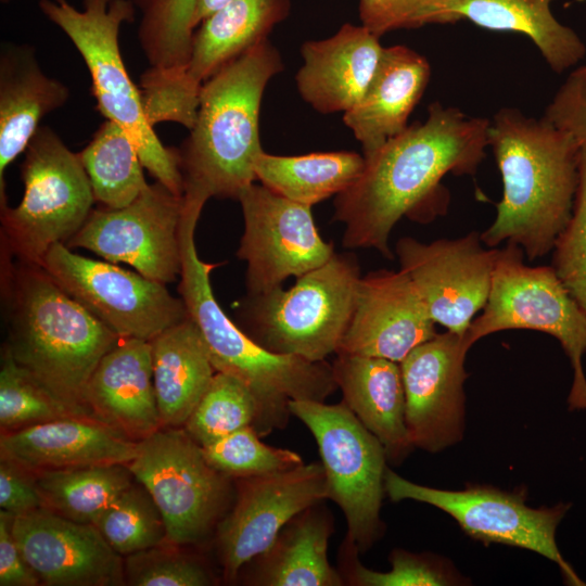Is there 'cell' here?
I'll list each match as a JSON object with an SVG mask.
<instances>
[{
	"mask_svg": "<svg viewBox=\"0 0 586 586\" xmlns=\"http://www.w3.org/2000/svg\"><path fill=\"white\" fill-rule=\"evenodd\" d=\"M343 402L397 463L413 448L406 425V397L399 362L336 354L331 365Z\"/></svg>",
	"mask_w": 586,
	"mask_h": 586,
	"instance_id": "26",
	"label": "cell"
},
{
	"mask_svg": "<svg viewBox=\"0 0 586 586\" xmlns=\"http://www.w3.org/2000/svg\"><path fill=\"white\" fill-rule=\"evenodd\" d=\"M237 480L234 504L216 527L218 558L228 582L267 551L295 515L328 498L321 461Z\"/></svg>",
	"mask_w": 586,
	"mask_h": 586,
	"instance_id": "16",
	"label": "cell"
},
{
	"mask_svg": "<svg viewBox=\"0 0 586 586\" xmlns=\"http://www.w3.org/2000/svg\"><path fill=\"white\" fill-rule=\"evenodd\" d=\"M510 329L536 330L556 337L570 359L573 381L569 409L586 412V311L551 266H528L523 250L506 243L498 250L488 300L470 323V346L492 333Z\"/></svg>",
	"mask_w": 586,
	"mask_h": 586,
	"instance_id": "9",
	"label": "cell"
},
{
	"mask_svg": "<svg viewBox=\"0 0 586 586\" xmlns=\"http://www.w3.org/2000/svg\"><path fill=\"white\" fill-rule=\"evenodd\" d=\"M259 436L247 425L203 446V454L213 468L234 479L283 472L304 463L297 453L269 446Z\"/></svg>",
	"mask_w": 586,
	"mask_h": 586,
	"instance_id": "38",
	"label": "cell"
},
{
	"mask_svg": "<svg viewBox=\"0 0 586 586\" xmlns=\"http://www.w3.org/2000/svg\"><path fill=\"white\" fill-rule=\"evenodd\" d=\"M466 334L437 333L400 362L406 425L413 447L437 453L461 441L464 428Z\"/></svg>",
	"mask_w": 586,
	"mask_h": 586,
	"instance_id": "18",
	"label": "cell"
},
{
	"mask_svg": "<svg viewBox=\"0 0 586 586\" xmlns=\"http://www.w3.org/2000/svg\"><path fill=\"white\" fill-rule=\"evenodd\" d=\"M489 119L433 102L423 123L388 139L357 180L334 200L333 220L344 224L345 249H374L393 259L388 241L403 218L426 224L444 215L447 174L474 175L488 146Z\"/></svg>",
	"mask_w": 586,
	"mask_h": 586,
	"instance_id": "1",
	"label": "cell"
},
{
	"mask_svg": "<svg viewBox=\"0 0 586 586\" xmlns=\"http://www.w3.org/2000/svg\"><path fill=\"white\" fill-rule=\"evenodd\" d=\"M128 467L158 507L168 543H202L228 512L231 477L207 462L183 428H161L139 441Z\"/></svg>",
	"mask_w": 586,
	"mask_h": 586,
	"instance_id": "11",
	"label": "cell"
},
{
	"mask_svg": "<svg viewBox=\"0 0 586 586\" xmlns=\"http://www.w3.org/2000/svg\"><path fill=\"white\" fill-rule=\"evenodd\" d=\"M364 155L351 151L282 156L263 152L255 166L256 180L293 202L313 206L337 195L365 168Z\"/></svg>",
	"mask_w": 586,
	"mask_h": 586,
	"instance_id": "31",
	"label": "cell"
},
{
	"mask_svg": "<svg viewBox=\"0 0 586 586\" xmlns=\"http://www.w3.org/2000/svg\"><path fill=\"white\" fill-rule=\"evenodd\" d=\"M244 231L237 251L246 263L247 296L260 295L327 263L334 254L314 221L311 206L252 183L239 195Z\"/></svg>",
	"mask_w": 586,
	"mask_h": 586,
	"instance_id": "15",
	"label": "cell"
},
{
	"mask_svg": "<svg viewBox=\"0 0 586 586\" xmlns=\"http://www.w3.org/2000/svg\"><path fill=\"white\" fill-rule=\"evenodd\" d=\"M489 120L488 146L502 196L481 239L487 247L513 243L534 260L553 250L571 217L579 145L545 117L515 107H501Z\"/></svg>",
	"mask_w": 586,
	"mask_h": 586,
	"instance_id": "2",
	"label": "cell"
},
{
	"mask_svg": "<svg viewBox=\"0 0 586 586\" xmlns=\"http://www.w3.org/2000/svg\"><path fill=\"white\" fill-rule=\"evenodd\" d=\"M333 522L318 504L295 515L271 547L249 562L245 584L258 586H341L344 579L329 562ZM246 564V565H247Z\"/></svg>",
	"mask_w": 586,
	"mask_h": 586,
	"instance_id": "27",
	"label": "cell"
},
{
	"mask_svg": "<svg viewBox=\"0 0 586 586\" xmlns=\"http://www.w3.org/2000/svg\"><path fill=\"white\" fill-rule=\"evenodd\" d=\"M555 0H463L461 20L492 31L526 36L557 74L577 65L586 46L571 27L552 13Z\"/></svg>",
	"mask_w": 586,
	"mask_h": 586,
	"instance_id": "30",
	"label": "cell"
},
{
	"mask_svg": "<svg viewBox=\"0 0 586 586\" xmlns=\"http://www.w3.org/2000/svg\"><path fill=\"white\" fill-rule=\"evenodd\" d=\"M38 7L79 52L99 113L127 131L155 180L182 196L177 149L164 145L148 122L139 86L131 80L120 52V28L138 12L133 0H82L81 9L68 0H39Z\"/></svg>",
	"mask_w": 586,
	"mask_h": 586,
	"instance_id": "6",
	"label": "cell"
},
{
	"mask_svg": "<svg viewBox=\"0 0 586 586\" xmlns=\"http://www.w3.org/2000/svg\"><path fill=\"white\" fill-rule=\"evenodd\" d=\"M383 48L366 26L349 23L331 37L304 42L295 77L300 95L319 113L347 112L366 93Z\"/></svg>",
	"mask_w": 586,
	"mask_h": 586,
	"instance_id": "22",
	"label": "cell"
},
{
	"mask_svg": "<svg viewBox=\"0 0 586 586\" xmlns=\"http://www.w3.org/2000/svg\"><path fill=\"white\" fill-rule=\"evenodd\" d=\"M66 417H79L3 348L0 368L1 433Z\"/></svg>",
	"mask_w": 586,
	"mask_h": 586,
	"instance_id": "37",
	"label": "cell"
},
{
	"mask_svg": "<svg viewBox=\"0 0 586 586\" xmlns=\"http://www.w3.org/2000/svg\"><path fill=\"white\" fill-rule=\"evenodd\" d=\"M122 557L163 544L164 518L148 489L137 480L93 522Z\"/></svg>",
	"mask_w": 586,
	"mask_h": 586,
	"instance_id": "36",
	"label": "cell"
},
{
	"mask_svg": "<svg viewBox=\"0 0 586 586\" xmlns=\"http://www.w3.org/2000/svg\"><path fill=\"white\" fill-rule=\"evenodd\" d=\"M138 442L88 417H66L1 433L0 458L36 473L94 464H128Z\"/></svg>",
	"mask_w": 586,
	"mask_h": 586,
	"instance_id": "21",
	"label": "cell"
},
{
	"mask_svg": "<svg viewBox=\"0 0 586 586\" xmlns=\"http://www.w3.org/2000/svg\"><path fill=\"white\" fill-rule=\"evenodd\" d=\"M463 0H359L361 25L378 37L400 29L455 24Z\"/></svg>",
	"mask_w": 586,
	"mask_h": 586,
	"instance_id": "42",
	"label": "cell"
},
{
	"mask_svg": "<svg viewBox=\"0 0 586 586\" xmlns=\"http://www.w3.org/2000/svg\"><path fill=\"white\" fill-rule=\"evenodd\" d=\"M262 419V406L251 388L230 374L216 372L182 428L203 447L247 425L259 434Z\"/></svg>",
	"mask_w": 586,
	"mask_h": 586,
	"instance_id": "34",
	"label": "cell"
},
{
	"mask_svg": "<svg viewBox=\"0 0 586 586\" xmlns=\"http://www.w3.org/2000/svg\"><path fill=\"white\" fill-rule=\"evenodd\" d=\"M140 13L138 39L151 67H183L193 37L195 0H133Z\"/></svg>",
	"mask_w": 586,
	"mask_h": 586,
	"instance_id": "35",
	"label": "cell"
},
{
	"mask_svg": "<svg viewBox=\"0 0 586 586\" xmlns=\"http://www.w3.org/2000/svg\"><path fill=\"white\" fill-rule=\"evenodd\" d=\"M69 88L41 68L34 47L12 42L0 49V207L8 204L4 175L24 153L41 119L61 109Z\"/></svg>",
	"mask_w": 586,
	"mask_h": 586,
	"instance_id": "24",
	"label": "cell"
},
{
	"mask_svg": "<svg viewBox=\"0 0 586 586\" xmlns=\"http://www.w3.org/2000/svg\"><path fill=\"white\" fill-rule=\"evenodd\" d=\"M95 202L109 208L132 203L148 187L138 149L127 131L105 119L78 153Z\"/></svg>",
	"mask_w": 586,
	"mask_h": 586,
	"instance_id": "32",
	"label": "cell"
},
{
	"mask_svg": "<svg viewBox=\"0 0 586 586\" xmlns=\"http://www.w3.org/2000/svg\"><path fill=\"white\" fill-rule=\"evenodd\" d=\"M182 208V196L155 181L125 207L92 209L65 245L89 250L113 264H127L167 284L181 271Z\"/></svg>",
	"mask_w": 586,
	"mask_h": 586,
	"instance_id": "14",
	"label": "cell"
},
{
	"mask_svg": "<svg viewBox=\"0 0 586 586\" xmlns=\"http://www.w3.org/2000/svg\"><path fill=\"white\" fill-rule=\"evenodd\" d=\"M435 326L403 270H377L359 281L354 313L336 354L400 362L437 334Z\"/></svg>",
	"mask_w": 586,
	"mask_h": 586,
	"instance_id": "20",
	"label": "cell"
},
{
	"mask_svg": "<svg viewBox=\"0 0 586 586\" xmlns=\"http://www.w3.org/2000/svg\"><path fill=\"white\" fill-rule=\"evenodd\" d=\"M552 251L551 267L586 311V146L578 152V181L571 217Z\"/></svg>",
	"mask_w": 586,
	"mask_h": 586,
	"instance_id": "43",
	"label": "cell"
},
{
	"mask_svg": "<svg viewBox=\"0 0 586 586\" xmlns=\"http://www.w3.org/2000/svg\"><path fill=\"white\" fill-rule=\"evenodd\" d=\"M292 0H231L195 29L184 72L203 85L219 69L252 48L290 14Z\"/></svg>",
	"mask_w": 586,
	"mask_h": 586,
	"instance_id": "29",
	"label": "cell"
},
{
	"mask_svg": "<svg viewBox=\"0 0 586 586\" xmlns=\"http://www.w3.org/2000/svg\"><path fill=\"white\" fill-rule=\"evenodd\" d=\"M481 233L423 243L400 238L395 254L429 315L448 331L466 334L488 300L498 250L483 246Z\"/></svg>",
	"mask_w": 586,
	"mask_h": 586,
	"instance_id": "17",
	"label": "cell"
},
{
	"mask_svg": "<svg viewBox=\"0 0 586 586\" xmlns=\"http://www.w3.org/2000/svg\"><path fill=\"white\" fill-rule=\"evenodd\" d=\"M289 409L316 440L328 498L345 515L346 538L359 551L369 549L384 532L380 510L387 456L383 445L343 400L335 405L291 400Z\"/></svg>",
	"mask_w": 586,
	"mask_h": 586,
	"instance_id": "10",
	"label": "cell"
},
{
	"mask_svg": "<svg viewBox=\"0 0 586 586\" xmlns=\"http://www.w3.org/2000/svg\"><path fill=\"white\" fill-rule=\"evenodd\" d=\"M12 533L41 585H125L124 557L92 523L73 521L43 507L13 517Z\"/></svg>",
	"mask_w": 586,
	"mask_h": 586,
	"instance_id": "19",
	"label": "cell"
},
{
	"mask_svg": "<svg viewBox=\"0 0 586 586\" xmlns=\"http://www.w3.org/2000/svg\"><path fill=\"white\" fill-rule=\"evenodd\" d=\"M431 77L428 60L406 46L384 47L362 99L344 113L343 122L368 157L407 127Z\"/></svg>",
	"mask_w": 586,
	"mask_h": 586,
	"instance_id": "25",
	"label": "cell"
},
{
	"mask_svg": "<svg viewBox=\"0 0 586 586\" xmlns=\"http://www.w3.org/2000/svg\"><path fill=\"white\" fill-rule=\"evenodd\" d=\"M360 268L353 253H335L295 284L247 296L239 305L247 334L266 349L326 361L337 352L351 322Z\"/></svg>",
	"mask_w": 586,
	"mask_h": 586,
	"instance_id": "7",
	"label": "cell"
},
{
	"mask_svg": "<svg viewBox=\"0 0 586 586\" xmlns=\"http://www.w3.org/2000/svg\"><path fill=\"white\" fill-rule=\"evenodd\" d=\"M581 67H582L583 69H585V71H586V65H583V66H581Z\"/></svg>",
	"mask_w": 586,
	"mask_h": 586,
	"instance_id": "49",
	"label": "cell"
},
{
	"mask_svg": "<svg viewBox=\"0 0 586 586\" xmlns=\"http://www.w3.org/2000/svg\"><path fill=\"white\" fill-rule=\"evenodd\" d=\"M13 515L0 511V586L41 585L25 561L12 533Z\"/></svg>",
	"mask_w": 586,
	"mask_h": 586,
	"instance_id": "46",
	"label": "cell"
},
{
	"mask_svg": "<svg viewBox=\"0 0 586 586\" xmlns=\"http://www.w3.org/2000/svg\"><path fill=\"white\" fill-rule=\"evenodd\" d=\"M2 3H9L12 0H0Z\"/></svg>",
	"mask_w": 586,
	"mask_h": 586,
	"instance_id": "48",
	"label": "cell"
},
{
	"mask_svg": "<svg viewBox=\"0 0 586 586\" xmlns=\"http://www.w3.org/2000/svg\"><path fill=\"white\" fill-rule=\"evenodd\" d=\"M0 507L13 517L44 507L34 472L0 458Z\"/></svg>",
	"mask_w": 586,
	"mask_h": 586,
	"instance_id": "45",
	"label": "cell"
},
{
	"mask_svg": "<svg viewBox=\"0 0 586 586\" xmlns=\"http://www.w3.org/2000/svg\"><path fill=\"white\" fill-rule=\"evenodd\" d=\"M203 207L183 201L178 292L215 370L239 379L257 397L263 409L259 435H267L273 428L285 425L291 400L324 402L337 385L328 362L272 353L226 315L209 279L220 264L203 262L195 245V229Z\"/></svg>",
	"mask_w": 586,
	"mask_h": 586,
	"instance_id": "4",
	"label": "cell"
},
{
	"mask_svg": "<svg viewBox=\"0 0 586 586\" xmlns=\"http://www.w3.org/2000/svg\"><path fill=\"white\" fill-rule=\"evenodd\" d=\"M85 404L93 418L136 442L161 429L150 341L120 339L91 374Z\"/></svg>",
	"mask_w": 586,
	"mask_h": 586,
	"instance_id": "23",
	"label": "cell"
},
{
	"mask_svg": "<svg viewBox=\"0 0 586 586\" xmlns=\"http://www.w3.org/2000/svg\"><path fill=\"white\" fill-rule=\"evenodd\" d=\"M284 68L277 48L266 40L207 79L189 136L177 149L184 198L238 200L256 180L264 152L259 112L265 89Z\"/></svg>",
	"mask_w": 586,
	"mask_h": 586,
	"instance_id": "5",
	"label": "cell"
},
{
	"mask_svg": "<svg viewBox=\"0 0 586 586\" xmlns=\"http://www.w3.org/2000/svg\"><path fill=\"white\" fill-rule=\"evenodd\" d=\"M162 428H182L217 372L201 334L187 317L150 341Z\"/></svg>",
	"mask_w": 586,
	"mask_h": 586,
	"instance_id": "28",
	"label": "cell"
},
{
	"mask_svg": "<svg viewBox=\"0 0 586 586\" xmlns=\"http://www.w3.org/2000/svg\"><path fill=\"white\" fill-rule=\"evenodd\" d=\"M543 117L586 146V71H573L546 106Z\"/></svg>",
	"mask_w": 586,
	"mask_h": 586,
	"instance_id": "44",
	"label": "cell"
},
{
	"mask_svg": "<svg viewBox=\"0 0 586 586\" xmlns=\"http://www.w3.org/2000/svg\"><path fill=\"white\" fill-rule=\"evenodd\" d=\"M384 489L392 501L412 499L441 509L467 535L486 545L502 544L537 552L559 566L565 584L586 585L556 543L557 527L570 510V502L534 509L525 504L522 493L487 486L438 489L408 481L390 469L385 472Z\"/></svg>",
	"mask_w": 586,
	"mask_h": 586,
	"instance_id": "12",
	"label": "cell"
},
{
	"mask_svg": "<svg viewBox=\"0 0 586 586\" xmlns=\"http://www.w3.org/2000/svg\"><path fill=\"white\" fill-rule=\"evenodd\" d=\"M202 86L187 76L184 66H149L140 77L139 89L150 125L173 122L190 130L196 119Z\"/></svg>",
	"mask_w": 586,
	"mask_h": 586,
	"instance_id": "41",
	"label": "cell"
},
{
	"mask_svg": "<svg viewBox=\"0 0 586 586\" xmlns=\"http://www.w3.org/2000/svg\"><path fill=\"white\" fill-rule=\"evenodd\" d=\"M41 266L65 293L120 339L151 341L188 317L183 301L171 295L166 284L76 254L64 243L51 246Z\"/></svg>",
	"mask_w": 586,
	"mask_h": 586,
	"instance_id": "13",
	"label": "cell"
},
{
	"mask_svg": "<svg viewBox=\"0 0 586 586\" xmlns=\"http://www.w3.org/2000/svg\"><path fill=\"white\" fill-rule=\"evenodd\" d=\"M1 295L8 332L3 348L73 412L93 418L85 404L87 383L120 337L41 265L1 256Z\"/></svg>",
	"mask_w": 586,
	"mask_h": 586,
	"instance_id": "3",
	"label": "cell"
},
{
	"mask_svg": "<svg viewBox=\"0 0 586 586\" xmlns=\"http://www.w3.org/2000/svg\"><path fill=\"white\" fill-rule=\"evenodd\" d=\"M168 542L124 558L125 585L208 586L216 578L204 561Z\"/></svg>",
	"mask_w": 586,
	"mask_h": 586,
	"instance_id": "39",
	"label": "cell"
},
{
	"mask_svg": "<svg viewBox=\"0 0 586 586\" xmlns=\"http://www.w3.org/2000/svg\"><path fill=\"white\" fill-rule=\"evenodd\" d=\"M358 548L346 538L342 547V577L356 586H444L457 579L431 557L395 549L390 557L392 569L378 572L358 560ZM346 584V583H345Z\"/></svg>",
	"mask_w": 586,
	"mask_h": 586,
	"instance_id": "40",
	"label": "cell"
},
{
	"mask_svg": "<svg viewBox=\"0 0 586 586\" xmlns=\"http://www.w3.org/2000/svg\"><path fill=\"white\" fill-rule=\"evenodd\" d=\"M44 507L81 523H92L135 481L125 463L36 472Z\"/></svg>",
	"mask_w": 586,
	"mask_h": 586,
	"instance_id": "33",
	"label": "cell"
},
{
	"mask_svg": "<svg viewBox=\"0 0 586 586\" xmlns=\"http://www.w3.org/2000/svg\"><path fill=\"white\" fill-rule=\"evenodd\" d=\"M24 154L23 198L0 207L1 256L41 265L51 246L82 227L95 200L78 153L50 127H39Z\"/></svg>",
	"mask_w": 586,
	"mask_h": 586,
	"instance_id": "8",
	"label": "cell"
},
{
	"mask_svg": "<svg viewBox=\"0 0 586 586\" xmlns=\"http://www.w3.org/2000/svg\"><path fill=\"white\" fill-rule=\"evenodd\" d=\"M231 0H195L192 26L195 29L206 17Z\"/></svg>",
	"mask_w": 586,
	"mask_h": 586,
	"instance_id": "47",
	"label": "cell"
}]
</instances>
